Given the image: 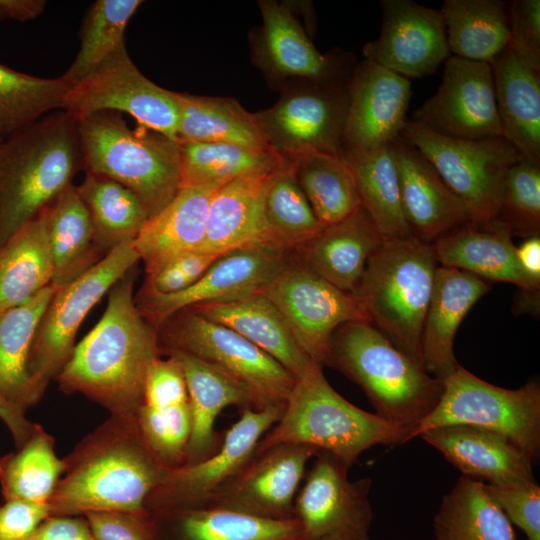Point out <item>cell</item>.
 Here are the masks:
<instances>
[{"label": "cell", "instance_id": "cell-16", "mask_svg": "<svg viewBox=\"0 0 540 540\" xmlns=\"http://www.w3.org/2000/svg\"><path fill=\"white\" fill-rule=\"evenodd\" d=\"M412 121L453 138L502 137L492 64L450 56L437 92Z\"/></svg>", "mask_w": 540, "mask_h": 540}, {"label": "cell", "instance_id": "cell-61", "mask_svg": "<svg viewBox=\"0 0 540 540\" xmlns=\"http://www.w3.org/2000/svg\"><path fill=\"white\" fill-rule=\"evenodd\" d=\"M6 19L2 10L0 9V20Z\"/></svg>", "mask_w": 540, "mask_h": 540}, {"label": "cell", "instance_id": "cell-28", "mask_svg": "<svg viewBox=\"0 0 540 540\" xmlns=\"http://www.w3.org/2000/svg\"><path fill=\"white\" fill-rule=\"evenodd\" d=\"M217 188L180 187L174 198L146 221L133 241L146 275L181 255L199 251L209 203Z\"/></svg>", "mask_w": 540, "mask_h": 540}, {"label": "cell", "instance_id": "cell-45", "mask_svg": "<svg viewBox=\"0 0 540 540\" xmlns=\"http://www.w3.org/2000/svg\"><path fill=\"white\" fill-rule=\"evenodd\" d=\"M323 228L287 166L277 171L262 206V243L294 254Z\"/></svg>", "mask_w": 540, "mask_h": 540}, {"label": "cell", "instance_id": "cell-58", "mask_svg": "<svg viewBox=\"0 0 540 540\" xmlns=\"http://www.w3.org/2000/svg\"><path fill=\"white\" fill-rule=\"evenodd\" d=\"M516 257L524 273L540 282V236L526 238L516 246Z\"/></svg>", "mask_w": 540, "mask_h": 540}, {"label": "cell", "instance_id": "cell-25", "mask_svg": "<svg viewBox=\"0 0 540 540\" xmlns=\"http://www.w3.org/2000/svg\"><path fill=\"white\" fill-rule=\"evenodd\" d=\"M490 289L486 280L456 268L438 266L421 336L424 370L445 380L459 366L454 355L457 330L473 305Z\"/></svg>", "mask_w": 540, "mask_h": 540}, {"label": "cell", "instance_id": "cell-60", "mask_svg": "<svg viewBox=\"0 0 540 540\" xmlns=\"http://www.w3.org/2000/svg\"><path fill=\"white\" fill-rule=\"evenodd\" d=\"M320 540H373L369 531L343 529L326 535Z\"/></svg>", "mask_w": 540, "mask_h": 540}, {"label": "cell", "instance_id": "cell-18", "mask_svg": "<svg viewBox=\"0 0 540 540\" xmlns=\"http://www.w3.org/2000/svg\"><path fill=\"white\" fill-rule=\"evenodd\" d=\"M381 32L366 43V60L407 79L434 73L450 56L440 10L412 0H382Z\"/></svg>", "mask_w": 540, "mask_h": 540}, {"label": "cell", "instance_id": "cell-57", "mask_svg": "<svg viewBox=\"0 0 540 540\" xmlns=\"http://www.w3.org/2000/svg\"><path fill=\"white\" fill-rule=\"evenodd\" d=\"M0 419L8 427L16 448H20L32 434L36 424L25 417V412L0 399Z\"/></svg>", "mask_w": 540, "mask_h": 540}, {"label": "cell", "instance_id": "cell-4", "mask_svg": "<svg viewBox=\"0 0 540 540\" xmlns=\"http://www.w3.org/2000/svg\"><path fill=\"white\" fill-rule=\"evenodd\" d=\"M325 365L361 387L376 415L410 433L444 391V380L427 373L368 321L347 322L335 331Z\"/></svg>", "mask_w": 540, "mask_h": 540}, {"label": "cell", "instance_id": "cell-15", "mask_svg": "<svg viewBox=\"0 0 540 540\" xmlns=\"http://www.w3.org/2000/svg\"><path fill=\"white\" fill-rule=\"evenodd\" d=\"M348 83L306 82L255 113L270 147L282 156L314 150L341 156Z\"/></svg>", "mask_w": 540, "mask_h": 540}, {"label": "cell", "instance_id": "cell-20", "mask_svg": "<svg viewBox=\"0 0 540 540\" xmlns=\"http://www.w3.org/2000/svg\"><path fill=\"white\" fill-rule=\"evenodd\" d=\"M349 467L327 452H319L295 498V517L308 540L343 529L370 531L372 479H348Z\"/></svg>", "mask_w": 540, "mask_h": 540}, {"label": "cell", "instance_id": "cell-35", "mask_svg": "<svg viewBox=\"0 0 540 540\" xmlns=\"http://www.w3.org/2000/svg\"><path fill=\"white\" fill-rule=\"evenodd\" d=\"M53 264L52 284L58 288L81 277L104 256L94 238L92 223L77 187L67 186L46 207Z\"/></svg>", "mask_w": 540, "mask_h": 540}, {"label": "cell", "instance_id": "cell-41", "mask_svg": "<svg viewBox=\"0 0 540 540\" xmlns=\"http://www.w3.org/2000/svg\"><path fill=\"white\" fill-rule=\"evenodd\" d=\"M284 157L323 227L346 219L361 207L354 177L341 156L308 150Z\"/></svg>", "mask_w": 540, "mask_h": 540}, {"label": "cell", "instance_id": "cell-2", "mask_svg": "<svg viewBox=\"0 0 540 540\" xmlns=\"http://www.w3.org/2000/svg\"><path fill=\"white\" fill-rule=\"evenodd\" d=\"M64 461L65 471L48 503L51 516L147 513L149 496L170 469L145 443L136 416L111 415Z\"/></svg>", "mask_w": 540, "mask_h": 540}, {"label": "cell", "instance_id": "cell-56", "mask_svg": "<svg viewBox=\"0 0 540 540\" xmlns=\"http://www.w3.org/2000/svg\"><path fill=\"white\" fill-rule=\"evenodd\" d=\"M26 540H93L86 518L49 516Z\"/></svg>", "mask_w": 540, "mask_h": 540}, {"label": "cell", "instance_id": "cell-3", "mask_svg": "<svg viewBox=\"0 0 540 540\" xmlns=\"http://www.w3.org/2000/svg\"><path fill=\"white\" fill-rule=\"evenodd\" d=\"M82 167L77 120L65 110L0 141V249Z\"/></svg>", "mask_w": 540, "mask_h": 540}, {"label": "cell", "instance_id": "cell-46", "mask_svg": "<svg viewBox=\"0 0 540 540\" xmlns=\"http://www.w3.org/2000/svg\"><path fill=\"white\" fill-rule=\"evenodd\" d=\"M70 88L62 76L40 78L0 64V140L26 129L50 111L64 110Z\"/></svg>", "mask_w": 540, "mask_h": 540}, {"label": "cell", "instance_id": "cell-32", "mask_svg": "<svg viewBox=\"0 0 540 540\" xmlns=\"http://www.w3.org/2000/svg\"><path fill=\"white\" fill-rule=\"evenodd\" d=\"M492 68L502 137L521 159L540 164V71L508 46Z\"/></svg>", "mask_w": 540, "mask_h": 540}, {"label": "cell", "instance_id": "cell-54", "mask_svg": "<svg viewBox=\"0 0 540 540\" xmlns=\"http://www.w3.org/2000/svg\"><path fill=\"white\" fill-rule=\"evenodd\" d=\"M187 402L186 380L178 360L172 355L156 359L146 376L142 405L166 407Z\"/></svg>", "mask_w": 540, "mask_h": 540}, {"label": "cell", "instance_id": "cell-51", "mask_svg": "<svg viewBox=\"0 0 540 540\" xmlns=\"http://www.w3.org/2000/svg\"><path fill=\"white\" fill-rule=\"evenodd\" d=\"M221 256L201 251L181 255L151 275H146L138 296H160L183 291L193 285Z\"/></svg>", "mask_w": 540, "mask_h": 540}, {"label": "cell", "instance_id": "cell-39", "mask_svg": "<svg viewBox=\"0 0 540 540\" xmlns=\"http://www.w3.org/2000/svg\"><path fill=\"white\" fill-rule=\"evenodd\" d=\"M433 534L435 540H516L512 523L485 483L465 476L442 497Z\"/></svg>", "mask_w": 540, "mask_h": 540}, {"label": "cell", "instance_id": "cell-1", "mask_svg": "<svg viewBox=\"0 0 540 540\" xmlns=\"http://www.w3.org/2000/svg\"><path fill=\"white\" fill-rule=\"evenodd\" d=\"M134 269L110 288L102 317L56 378L63 392L80 393L111 415L136 416L148 370L161 354L158 330L135 301Z\"/></svg>", "mask_w": 540, "mask_h": 540}, {"label": "cell", "instance_id": "cell-9", "mask_svg": "<svg viewBox=\"0 0 540 540\" xmlns=\"http://www.w3.org/2000/svg\"><path fill=\"white\" fill-rule=\"evenodd\" d=\"M161 351L195 356L226 373L251 395L254 409L284 405L296 378L232 329L183 309L158 328Z\"/></svg>", "mask_w": 540, "mask_h": 540}, {"label": "cell", "instance_id": "cell-37", "mask_svg": "<svg viewBox=\"0 0 540 540\" xmlns=\"http://www.w3.org/2000/svg\"><path fill=\"white\" fill-rule=\"evenodd\" d=\"M341 157L352 172L361 207L383 238L412 236L402 210L391 143L364 150H344Z\"/></svg>", "mask_w": 540, "mask_h": 540}, {"label": "cell", "instance_id": "cell-12", "mask_svg": "<svg viewBox=\"0 0 540 540\" xmlns=\"http://www.w3.org/2000/svg\"><path fill=\"white\" fill-rule=\"evenodd\" d=\"M260 293L279 310L308 357L321 366L341 325L369 322L354 294L324 280L293 254Z\"/></svg>", "mask_w": 540, "mask_h": 540}, {"label": "cell", "instance_id": "cell-55", "mask_svg": "<svg viewBox=\"0 0 540 540\" xmlns=\"http://www.w3.org/2000/svg\"><path fill=\"white\" fill-rule=\"evenodd\" d=\"M49 516L48 504L6 500L0 504V540H26Z\"/></svg>", "mask_w": 540, "mask_h": 540}, {"label": "cell", "instance_id": "cell-22", "mask_svg": "<svg viewBox=\"0 0 540 540\" xmlns=\"http://www.w3.org/2000/svg\"><path fill=\"white\" fill-rule=\"evenodd\" d=\"M344 150L390 144L407 122L410 80L369 60L357 64L348 83Z\"/></svg>", "mask_w": 540, "mask_h": 540}, {"label": "cell", "instance_id": "cell-43", "mask_svg": "<svg viewBox=\"0 0 540 540\" xmlns=\"http://www.w3.org/2000/svg\"><path fill=\"white\" fill-rule=\"evenodd\" d=\"M76 187L87 208L95 243L103 256L134 241L149 219L136 195L110 178L86 173L83 182Z\"/></svg>", "mask_w": 540, "mask_h": 540}, {"label": "cell", "instance_id": "cell-44", "mask_svg": "<svg viewBox=\"0 0 540 540\" xmlns=\"http://www.w3.org/2000/svg\"><path fill=\"white\" fill-rule=\"evenodd\" d=\"M53 437L36 424L28 440L0 457V486L4 501L25 500L48 504L64 471Z\"/></svg>", "mask_w": 540, "mask_h": 540}, {"label": "cell", "instance_id": "cell-14", "mask_svg": "<svg viewBox=\"0 0 540 540\" xmlns=\"http://www.w3.org/2000/svg\"><path fill=\"white\" fill-rule=\"evenodd\" d=\"M284 405L245 408L226 431L218 450L204 460L169 469L149 496L146 508L153 515L205 507L213 495L252 459L265 433L280 419Z\"/></svg>", "mask_w": 540, "mask_h": 540}, {"label": "cell", "instance_id": "cell-50", "mask_svg": "<svg viewBox=\"0 0 540 540\" xmlns=\"http://www.w3.org/2000/svg\"><path fill=\"white\" fill-rule=\"evenodd\" d=\"M485 489L527 540H540V486L536 481L513 486L485 483Z\"/></svg>", "mask_w": 540, "mask_h": 540}, {"label": "cell", "instance_id": "cell-8", "mask_svg": "<svg viewBox=\"0 0 540 540\" xmlns=\"http://www.w3.org/2000/svg\"><path fill=\"white\" fill-rule=\"evenodd\" d=\"M466 425L496 433L514 443L533 461L540 458V385L536 380L507 389L475 376L460 364L444 380L433 410L407 437L444 426Z\"/></svg>", "mask_w": 540, "mask_h": 540}, {"label": "cell", "instance_id": "cell-6", "mask_svg": "<svg viewBox=\"0 0 540 540\" xmlns=\"http://www.w3.org/2000/svg\"><path fill=\"white\" fill-rule=\"evenodd\" d=\"M82 167L129 189L149 218L180 188L178 141L139 126L130 129L117 112H98L77 120Z\"/></svg>", "mask_w": 540, "mask_h": 540}, {"label": "cell", "instance_id": "cell-23", "mask_svg": "<svg viewBox=\"0 0 540 540\" xmlns=\"http://www.w3.org/2000/svg\"><path fill=\"white\" fill-rule=\"evenodd\" d=\"M401 205L411 235L432 244L471 221L463 201L444 183L423 155L399 136L391 143Z\"/></svg>", "mask_w": 540, "mask_h": 540}, {"label": "cell", "instance_id": "cell-10", "mask_svg": "<svg viewBox=\"0 0 540 540\" xmlns=\"http://www.w3.org/2000/svg\"><path fill=\"white\" fill-rule=\"evenodd\" d=\"M400 136L423 155L463 201L471 221L482 225L492 222L499 208L507 172L520 159L505 138H453L412 120H407Z\"/></svg>", "mask_w": 540, "mask_h": 540}, {"label": "cell", "instance_id": "cell-33", "mask_svg": "<svg viewBox=\"0 0 540 540\" xmlns=\"http://www.w3.org/2000/svg\"><path fill=\"white\" fill-rule=\"evenodd\" d=\"M153 516L160 540H308L296 517L273 519L221 507Z\"/></svg>", "mask_w": 540, "mask_h": 540}, {"label": "cell", "instance_id": "cell-30", "mask_svg": "<svg viewBox=\"0 0 540 540\" xmlns=\"http://www.w3.org/2000/svg\"><path fill=\"white\" fill-rule=\"evenodd\" d=\"M189 309L237 332L273 357L296 379L316 364L300 347L279 310L260 292Z\"/></svg>", "mask_w": 540, "mask_h": 540}, {"label": "cell", "instance_id": "cell-38", "mask_svg": "<svg viewBox=\"0 0 540 540\" xmlns=\"http://www.w3.org/2000/svg\"><path fill=\"white\" fill-rule=\"evenodd\" d=\"M52 279L45 208L0 249V312L27 302L50 286Z\"/></svg>", "mask_w": 540, "mask_h": 540}, {"label": "cell", "instance_id": "cell-40", "mask_svg": "<svg viewBox=\"0 0 540 540\" xmlns=\"http://www.w3.org/2000/svg\"><path fill=\"white\" fill-rule=\"evenodd\" d=\"M440 11L453 56L493 64L509 44L505 1L445 0Z\"/></svg>", "mask_w": 540, "mask_h": 540}, {"label": "cell", "instance_id": "cell-17", "mask_svg": "<svg viewBox=\"0 0 540 540\" xmlns=\"http://www.w3.org/2000/svg\"><path fill=\"white\" fill-rule=\"evenodd\" d=\"M291 254L253 246L219 257L187 289L169 295L136 296L141 315L157 330L175 313L204 303L226 302L262 291Z\"/></svg>", "mask_w": 540, "mask_h": 540}, {"label": "cell", "instance_id": "cell-13", "mask_svg": "<svg viewBox=\"0 0 540 540\" xmlns=\"http://www.w3.org/2000/svg\"><path fill=\"white\" fill-rule=\"evenodd\" d=\"M64 110L76 120L105 111L126 113L139 126L178 141L176 93L144 76L131 60L126 45L70 88Z\"/></svg>", "mask_w": 540, "mask_h": 540}, {"label": "cell", "instance_id": "cell-19", "mask_svg": "<svg viewBox=\"0 0 540 540\" xmlns=\"http://www.w3.org/2000/svg\"><path fill=\"white\" fill-rule=\"evenodd\" d=\"M319 452L298 444H280L252 457L218 490L205 507H221L273 518L295 517V497L308 461Z\"/></svg>", "mask_w": 540, "mask_h": 540}, {"label": "cell", "instance_id": "cell-5", "mask_svg": "<svg viewBox=\"0 0 540 540\" xmlns=\"http://www.w3.org/2000/svg\"><path fill=\"white\" fill-rule=\"evenodd\" d=\"M410 431L347 401L314 364L296 382L280 419L258 442L254 455L280 444L327 452L349 468L375 445L404 444Z\"/></svg>", "mask_w": 540, "mask_h": 540}, {"label": "cell", "instance_id": "cell-52", "mask_svg": "<svg viewBox=\"0 0 540 540\" xmlns=\"http://www.w3.org/2000/svg\"><path fill=\"white\" fill-rule=\"evenodd\" d=\"M508 47L528 66L540 71V1L513 0L508 4Z\"/></svg>", "mask_w": 540, "mask_h": 540}, {"label": "cell", "instance_id": "cell-49", "mask_svg": "<svg viewBox=\"0 0 540 540\" xmlns=\"http://www.w3.org/2000/svg\"><path fill=\"white\" fill-rule=\"evenodd\" d=\"M136 421L145 443L161 463L170 469L185 463L191 432L189 402L166 407L141 405Z\"/></svg>", "mask_w": 540, "mask_h": 540}, {"label": "cell", "instance_id": "cell-26", "mask_svg": "<svg viewBox=\"0 0 540 540\" xmlns=\"http://www.w3.org/2000/svg\"><path fill=\"white\" fill-rule=\"evenodd\" d=\"M383 240L368 213L360 207L346 219L323 227L293 255L324 280L353 294Z\"/></svg>", "mask_w": 540, "mask_h": 540}, {"label": "cell", "instance_id": "cell-24", "mask_svg": "<svg viewBox=\"0 0 540 540\" xmlns=\"http://www.w3.org/2000/svg\"><path fill=\"white\" fill-rule=\"evenodd\" d=\"M419 437L438 450L465 477L487 481L486 484L494 486L536 481L531 458L496 433L466 425H451L426 431Z\"/></svg>", "mask_w": 540, "mask_h": 540}, {"label": "cell", "instance_id": "cell-59", "mask_svg": "<svg viewBox=\"0 0 540 540\" xmlns=\"http://www.w3.org/2000/svg\"><path fill=\"white\" fill-rule=\"evenodd\" d=\"M43 0H0L5 18L25 22L37 18L45 9Z\"/></svg>", "mask_w": 540, "mask_h": 540}, {"label": "cell", "instance_id": "cell-53", "mask_svg": "<svg viewBox=\"0 0 540 540\" xmlns=\"http://www.w3.org/2000/svg\"><path fill=\"white\" fill-rule=\"evenodd\" d=\"M85 518L93 540H160L157 521L150 512H92Z\"/></svg>", "mask_w": 540, "mask_h": 540}, {"label": "cell", "instance_id": "cell-29", "mask_svg": "<svg viewBox=\"0 0 540 540\" xmlns=\"http://www.w3.org/2000/svg\"><path fill=\"white\" fill-rule=\"evenodd\" d=\"M181 365L187 385L191 432L183 465L198 463L214 454L222 439L215 431L219 413L230 405L254 409L251 395L217 367L185 352L170 350Z\"/></svg>", "mask_w": 540, "mask_h": 540}, {"label": "cell", "instance_id": "cell-7", "mask_svg": "<svg viewBox=\"0 0 540 540\" xmlns=\"http://www.w3.org/2000/svg\"><path fill=\"white\" fill-rule=\"evenodd\" d=\"M437 267L431 244L413 236L384 239L353 293L369 322L421 366L422 329Z\"/></svg>", "mask_w": 540, "mask_h": 540}, {"label": "cell", "instance_id": "cell-47", "mask_svg": "<svg viewBox=\"0 0 540 540\" xmlns=\"http://www.w3.org/2000/svg\"><path fill=\"white\" fill-rule=\"evenodd\" d=\"M141 4V0H97L90 6L80 30L79 51L62 75L70 87L125 46L126 27Z\"/></svg>", "mask_w": 540, "mask_h": 540}, {"label": "cell", "instance_id": "cell-36", "mask_svg": "<svg viewBox=\"0 0 540 540\" xmlns=\"http://www.w3.org/2000/svg\"><path fill=\"white\" fill-rule=\"evenodd\" d=\"M179 105L178 141L224 143L253 150H273L255 114L229 97L175 92Z\"/></svg>", "mask_w": 540, "mask_h": 540}, {"label": "cell", "instance_id": "cell-48", "mask_svg": "<svg viewBox=\"0 0 540 540\" xmlns=\"http://www.w3.org/2000/svg\"><path fill=\"white\" fill-rule=\"evenodd\" d=\"M492 222L524 239L540 236V164L519 159L507 172Z\"/></svg>", "mask_w": 540, "mask_h": 540}, {"label": "cell", "instance_id": "cell-62", "mask_svg": "<svg viewBox=\"0 0 540 540\" xmlns=\"http://www.w3.org/2000/svg\"><path fill=\"white\" fill-rule=\"evenodd\" d=\"M0 141H2V140H0Z\"/></svg>", "mask_w": 540, "mask_h": 540}, {"label": "cell", "instance_id": "cell-27", "mask_svg": "<svg viewBox=\"0 0 540 540\" xmlns=\"http://www.w3.org/2000/svg\"><path fill=\"white\" fill-rule=\"evenodd\" d=\"M440 266L469 272L484 280L508 282L522 289H539L519 265L512 235L504 226L468 221L432 244Z\"/></svg>", "mask_w": 540, "mask_h": 540}, {"label": "cell", "instance_id": "cell-31", "mask_svg": "<svg viewBox=\"0 0 540 540\" xmlns=\"http://www.w3.org/2000/svg\"><path fill=\"white\" fill-rule=\"evenodd\" d=\"M275 173L241 176L215 190L199 251L222 256L243 248L264 246L262 206Z\"/></svg>", "mask_w": 540, "mask_h": 540}, {"label": "cell", "instance_id": "cell-11", "mask_svg": "<svg viewBox=\"0 0 540 540\" xmlns=\"http://www.w3.org/2000/svg\"><path fill=\"white\" fill-rule=\"evenodd\" d=\"M138 261L131 241L110 251L81 277L55 287L35 331L27 363L42 395L69 360L76 334L89 311Z\"/></svg>", "mask_w": 540, "mask_h": 540}, {"label": "cell", "instance_id": "cell-21", "mask_svg": "<svg viewBox=\"0 0 540 540\" xmlns=\"http://www.w3.org/2000/svg\"><path fill=\"white\" fill-rule=\"evenodd\" d=\"M259 7L263 25L255 54L272 77L298 84L350 80L356 66L351 55L320 53L286 4L263 0Z\"/></svg>", "mask_w": 540, "mask_h": 540}, {"label": "cell", "instance_id": "cell-34", "mask_svg": "<svg viewBox=\"0 0 540 540\" xmlns=\"http://www.w3.org/2000/svg\"><path fill=\"white\" fill-rule=\"evenodd\" d=\"M54 291L53 285L47 286L27 302L0 312V399L24 412L43 397L27 363L35 331Z\"/></svg>", "mask_w": 540, "mask_h": 540}, {"label": "cell", "instance_id": "cell-42", "mask_svg": "<svg viewBox=\"0 0 540 540\" xmlns=\"http://www.w3.org/2000/svg\"><path fill=\"white\" fill-rule=\"evenodd\" d=\"M180 187H220L245 175L274 173L287 159L274 150L224 143L178 141Z\"/></svg>", "mask_w": 540, "mask_h": 540}]
</instances>
